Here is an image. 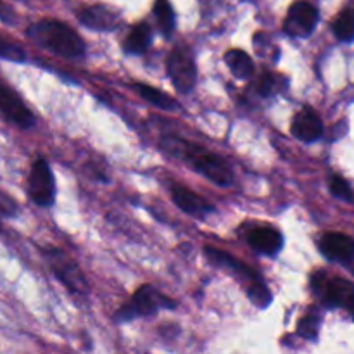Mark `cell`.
Instances as JSON below:
<instances>
[{
  "label": "cell",
  "instance_id": "1",
  "mask_svg": "<svg viewBox=\"0 0 354 354\" xmlns=\"http://www.w3.org/2000/svg\"><path fill=\"white\" fill-rule=\"evenodd\" d=\"M26 35L37 45L62 57H80L85 52V44L80 35L57 19L37 21L28 28Z\"/></svg>",
  "mask_w": 354,
  "mask_h": 354
},
{
  "label": "cell",
  "instance_id": "2",
  "mask_svg": "<svg viewBox=\"0 0 354 354\" xmlns=\"http://www.w3.org/2000/svg\"><path fill=\"white\" fill-rule=\"evenodd\" d=\"M176 303L159 292L156 287L152 286H142L137 289V292L131 297L130 304L121 308L116 313L118 322H130L137 317H149V315H156L161 310H175Z\"/></svg>",
  "mask_w": 354,
  "mask_h": 354
},
{
  "label": "cell",
  "instance_id": "3",
  "mask_svg": "<svg viewBox=\"0 0 354 354\" xmlns=\"http://www.w3.org/2000/svg\"><path fill=\"white\" fill-rule=\"evenodd\" d=\"M28 196L37 206L48 207L55 199V180L47 159L38 158L31 165L28 176Z\"/></svg>",
  "mask_w": 354,
  "mask_h": 354
},
{
  "label": "cell",
  "instance_id": "4",
  "mask_svg": "<svg viewBox=\"0 0 354 354\" xmlns=\"http://www.w3.org/2000/svg\"><path fill=\"white\" fill-rule=\"evenodd\" d=\"M315 279V292L320 296L327 308H344L354 318V283L344 279L320 280Z\"/></svg>",
  "mask_w": 354,
  "mask_h": 354
},
{
  "label": "cell",
  "instance_id": "5",
  "mask_svg": "<svg viewBox=\"0 0 354 354\" xmlns=\"http://www.w3.org/2000/svg\"><path fill=\"white\" fill-rule=\"evenodd\" d=\"M168 75L171 78L173 85L180 93H189L196 86L197 68L192 55L187 48L176 47L171 54L168 55Z\"/></svg>",
  "mask_w": 354,
  "mask_h": 354
},
{
  "label": "cell",
  "instance_id": "6",
  "mask_svg": "<svg viewBox=\"0 0 354 354\" xmlns=\"http://www.w3.org/2000/svg\"><path fill=\"white\" fill-rule=\"evenodd\" d=\"M45 258H47L48 265H50L54 275L68 287L71 292H85L86 290V280L83 277L82 270L68 258L62 251L55 248H48L44 251Z\"/></svg>",
  "mask_w": 354,
  "mask_h": 354
},
{
  "label": "cell",
  "instance_id": "7",
  "mask_svg": "<svg viewBox=\"0 0 354 354\" xmlns=\"http://www.w3.org/2000/svg\"><path fill=\"white\" fill-rule=\"evenodd\" d=\"M0 114L9 123L16 124L17 128H23V130L35 127V114L28 109L16 90H12L3 82H0Z\"/></svg>",
  "mask_w": 354,
  "mask_h": 354
},
{
  "label": "cell",
  "instance_id": "8",
  "mask_svg": "<svg viewBox=\"0 0 354 354\" xmlns=\"http://www.w3.org/2000/svg\"><path fill=\"white\" fill-rule=\"evenodd\" d=\"M189 162L194 166L196 171H199L201 175L206 176L207 180H211L216 185L230 187L234 183V173H232V169L228 168L223 159L216 158V156L207 154V152L199 151L196 147L192 156H190Z\"/></svg>",
  "mask_w": 354,
  "mask_h": 354
},
{
  "label": "cell",
  "instance_id": "9",
  "mask_svg": "<svg viewBox=\"0 0 354 354\" xmlns=\"http://www.w3.org/2000/svg\"><path fill=\"white\" fill-rule=\"evenodd\" d=\"M317 7H315L313 3L299 0V2L290 6L286 17V23H283V30H286L287 35H290V37L294 38L310 37V35L313 33L315 26H317Z\"/></svg>",
  "mask_w": 354,
  "mask_h": 354
},
{
  "label": "cell",
  "instance_id": "10",
  "mask_svg": "<svg viewBox=\"0 0 354 354\" xmlns=\"http://www.w3.org/2000/svg\"><path fill=\"white\" fill-rule=\"evenodd\" d=\"M320 251L332 261H353L354 239L337 232H328L320 239Z\"/></svg>",
  "mask_w": 354,
  "mask_h": 354
},
{
  "label": "cell",
  "instance_id": "11",
  "mask_svg": "<svg viewBox=\"0 0 354 354\" xmlns=\"http://www.w3.org/2000/svg\"><path fill=\"white\" fill-rule=\"evenodd\" d=\"M171 199L183 213L190 214V216L204 218L207 213L213 211V206L209 203H206L203 197L197 196L196 192H192V190L185 189L182 185L171 187Z\"/></svg>",
  "mask_w": 354,
  "mask_h": 354
},
{
  "label": "cell",
  "instance_id": "12",
  "mask_svg": "<svg viewBox=\"0 0 354 354\" xmlns=\"http://www.w3.org/2000/svg\"><path fill=\"white\" fill-rule=\"evenodd\" d=\"M290 131L299 140L315 142L324 133V123H322L320 116L317 113H313L311 109H304L294 118Z\"/></svg>",
  "mask_w": 354,
  "mask_h": 354
},
{
  "label": "cell",
  "instance_id": "13",
  "mask_svg": "<svg viewBox=\"0 0 354 354\" xmlns=\"http://www.w3.org/2000/svg\"><path fill=\"white\" fill-rule=\"evenodd\" d=\"M80 21L85 26L99 31H109L120 24V16L113 9L106 6H92L86 7L80 12Z\"/></svg>",
  "mask_w": 354,
  "mask_h": 354
},
{
  "label": "cell",
  "instance_id": "14",
  "mask_svg": "<svg viewBox=\"0 0 354 354\" xmlns=\"http://www.w3.org/2000/svg\"><path fill=\"white\" fill-rule=\"evenodd\" d=\"M249 244L261 254L275 256L282 249L283 237L275 228L258 227L249 234Z\"/></svg>",
  "mask_w": 354,
  "mask_h": 354
},
{
  "label": "cell",
  "instance_id": "15",
  "mask_svg": "<svg viewBox=\"0 0 354 354\" xmlns=\"http://www.w3.org/2000/svg\"><path fill=\"white\" fill-rule=\"evenodd\" d=\"M204 254H206L207 259H209L211 263H214V265L234 270L235 273H242V275L248 277V279H251V280H259L258 275H256V273L252 272L249 266L242 265L237 258L230 256L228 252L220 251V249H214V248H204Z\"/></svg>",
  "mask_w": 354,
  "mask_h": 354
},
{
  "label": "cell",
  "instance_id": "16",
  "mask_svg": "<svg viewBox=\"0 0 354 354\" xmlns=\"http://www.w3.org/2000/svg\"><path fill=\"white\" fill-rule=\"evenodd\" d=\"M225 62H227L232 75L239 80L251 78V75L254 73L252 59L249 57L244 50H239V48H235V50H228L227 54H225Z\"/></svg>",
  "mask_w": 354,
  "mask_h": 354
},
{
  "label": "cell",
  "instance_id": "17",
  "mask_svg": "<svg viewBox=\"0 0 354 354\" xmlns=\"http://www.w3.org/2000/svg\"><path fill=\"white\" fill-rule=\"evenodd\" d=\"M133 88L137 90L138 95H140L142 99H145L147 102H151L152 106H158V107H161V109H168V111H173V109H176V107H180L178 102H176L173 97H169L168 93L161 92V90L154 88V86L144 85V83H137Z\"/></svg>",
  "mask_w": 354,
  "mask_h": 354
},
{
  "label": "cell",
  "instance_id": "18",
  "mask_svg": "<svg viewBox=\"0 0 354 354\" xmlns=\"http://www.w3.org/2000/svg\"><path fill=\"white\" fill-rule=\"evenodd\" d=\"M149 44H151V28L142 23L130 31V35L124 40L123 48L128 54H142V52L147 50Z\"/></svg>",
  "mask_w": 354,
  "mask_h": 354
},
{
  "label": "cell",
  "instance_id": "19",
  "mask_svg": "<svg viewBox=\"0 0 354 354\" xmlns=\"http://www.w3.org/2000/svg\"><path fill=\"white\" fill-rule=\"evenodd\" d=\"M334 33L339 40L351 41L354 40V7L342 10L334 21Z\"/></svg>",
  "mask_w": 354,
  "mask_h": 354
},
{
  "label": "cell",
  "instance_id": "20",
  "mask_svg": "<svg viewBox=\"0 0 354 354\" xmlns=\"http://www.w3.org/2000/svg\"><path fill=\"white\" fill-rule=\"evenodd\" d=\"M320 324L322 317L317 313V311H310L308 315H304L301 318L299 325H297V335L306 341L315 342L318 339V332H320Z\"/></svg>",
  "mask_w": 354,
  "mask_h": 354
},
{
  "label": "cell",
  "instance_id": "21",
  "mask_svg": "<svg viewBox=\"0 0 354 354\" xmlns=\"http://www.w3.org/2000/svg\"><path fill=\"white\" fill-rule=\"evenodd\" d=\"M154 12L162 33L169 37L173 33V30H175V12H173L171 3L168 0H156Z\"/></svg>",
  "mask_w": 354,
  "mask_h": 354
},
{
  "label": "cell",
  "instance_id": "22",
  "mask_svg": "<svg viewBox=\"0 0 354 354\" xmlns=\"http://www.w3.org/2000/svg\"><path fill=\"white\" fill-rule=\"evenodd\" d=\"M161 145L168 154L175 156V158H180V159H185V161H189L194 149H196L192 144H189V142L176 137H165L161 140Z\"/></svg>",
  "mask_w": 354,
  "mask_h": 354
},
{
  "label": "cell",
  "instance_id": "23",
  "mask_svg": "<svg viewBox=\"0 0 354 354\" xmlns=\"http://www.w3.org/2000/svg\"><path fill=\"white\" fill-rule=\"evenodd\" d=\"M248 296L251 299V303L254 304L256 308H268L272 304V292L268 290V287L265 286L263 282L259 280H252L248 287Z\"/></svg>",
  "mask_w": 354,
  "mask_h": 354
},
{
  "label": "cell",
  "instance_id": "24",
  "mask_svg": "<svg viewBox=\"0 0 354 354\" xmlns=\"http://www.w3.org/2000/svg\"><path fill=\"white\" fill-rule=\"evenodd\" d=\"M0 59L10 62H24L26 61V52L19 44L9 40L0 33Z\"/></svg>",
  "mask_w": 354,
  "mask_h": 354
},
{
  "label": "cell",
  "instance_id": "25",
  "mask_svg": "<svg viewBox=\"0 0 354 354\" xmlns=\"http://www.w3.org/2000/svg\"><path fill=\"white\" fill-rule=\"evenodd\" d=\"M328 185H330V192L334 194L337 199L346 201V203H354V192L351 185H349L342 176L334 175L330 178V182H328Z\"/></svg>",
  "mask_w": 354,
  "mask_h": 354
},
{
  "label": "cell",
  "instance_id": "26",
  "mask_svg": "<svg viewBox=\"0 0 354 354\" xmlns=\"http://www.w3.org/2000/svg\"><path fill=\"white\" fill-rule=\"evenodd\" d=\"M19 214V204L7 192L0 190V232H2L3 218H16Z\"/></svg>",
  "mask_w": 354,
  "mask_h": 354
},
{
  "label": "cell",
  "instance_id": "27",
  "mask_svg": "<svg viewBox=\"0 0 354 354\" xmlns=\"http://www.w3.org/2000/svg\"><path fill=\"white\" fill-rule=\"evenodd\" d=\"M277 76L275 75H270V73H266V75H263L261 78L258 80V83H256V90H258L259 95H270L273 90V86L277 85Z\"/></svg>",
  "mask_w": 354,
  "mask_h": 354
}]
</instances>
